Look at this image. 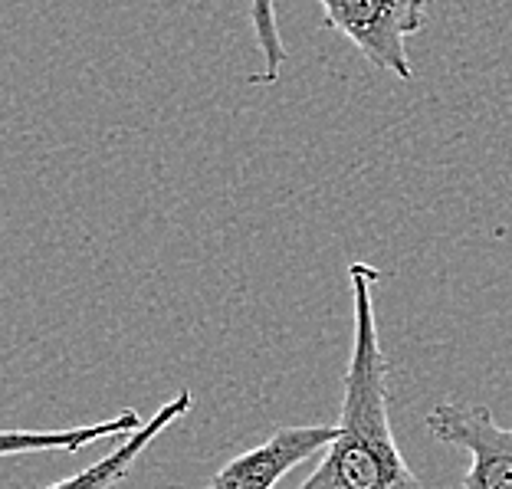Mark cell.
I'll list each match as a JSON object with an SVG mask.
<instances>
[{"instance_id": "7a4b0ae2", "label": "cell", "mask_w": 512, "mask_h": 489, "mask_svg": "<svg viewBox=\"0 0 512 489\" xmlns=\"http://www.w3.org/2000/svg\"><path fill=\"white\" fill-rule=\"evenodd\" d=\"M325 27L342 33L381 73L411 83L414 66L407 37L424 30L427 0H319Z\"/></svg>"}, {"instance_id": "6da1fadb", "label": "cell", "mask_w": 512, "mask_h": 489, "mask_svg": "<svg viewBox=\"0 0 512 489\" xmlns=\"http://www.w3.org/2000/svg\"><path fill=\"white\" fill-rule=\"evenodd\" d=\"M378 266H348L355 306L352 355L345 368L339 437L306 483L296 489H427L407 467L391 430V362L378 339L375 286Z\"/></svg>"}, {"instance_id": "8992f818", "label": "cell", "mask_w": 512, "mask_h": 489, "mask_svg": "<svg viewBox=\"0 0 512 489\" xmlns=\"http://www.w3.org/2000/svg\"><path fill=\"white\" fill-rule=\"evenodd\" d=\"M142 414L135 407H125L115 417L102 424H86V427H66V430H7L0 437V453L4 457H17V453H46V450H60V453H73L83 450L96 440H122L128 434H135L142 427Z\"/></svg>"}, {"instance_id": "277c9868", "label": "cell", "mask_w": 512, "mask_h": 489, "mask_svg": "<svg viewBox=\"0 0 512 489\" xmlns=\"http://www.w3.org/2000/svg\"><path fill=\"white\" fill-rule=\"evenodd\" d=\"M339 437V424H306V427H279L260 447L240 453L224 470L211 476L207 489H276L286 473L299 463L312 460L316 453L329 450Z\"/></svg>"}, {"instance_id": "5b68a950", "label": "cell", "mask_w": 512, "mask_h": 489, "mask_svg": "<svg viewBox=\"0 0 512 489\" xmlns=\"http://www.w3.org/2000/svg\"><path fill=\"white\" fill-rule=\"evenodd\" d=\"M194 407V394L184 388L178 391L168 404L158 407L155 417H148V421L135 430V434H128L119 440V447H115L112 453H106L99 463H92V467H86L83 473L76 476H66V480L46 486V489H112L119 486L128 473H132V467L138 463V457L148 450V444L155 440L158 434H165V430L178 421V417H184Z\"/></svg>"}, {"instance_id": "3957f363", "label": "cell", "mask_w": 512, "mask_h": 489, "mask_svg": "<svg viewBox=\"0 0 512 489\" xmlns=\"http://www.w3.org/2000/svg\"><path fill=\"white\" fill-rule=\"evenodd\" d=\"M427 430L440 444L470 453L463 489H512V427L499 424L486 404H434Z\"/></svg>"}]
</instances>
